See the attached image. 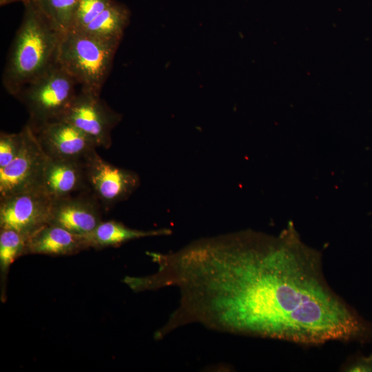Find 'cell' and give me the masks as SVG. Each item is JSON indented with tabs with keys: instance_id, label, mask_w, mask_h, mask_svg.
Listing matches in <instances>:
<instances>
[{
	"instance_id": "obj_1",
	"label": "cell",
	"mask_w": 372,
	"mask_h": 372,
	"mask_svg": "<svg viewBox=\"0 0 372 372\" xmlns=\"http://www.w3.org/2000/svg\"><path fill=\"white\" fill-rule=\"evenodd\" d=\"M192 288L200 321L219 331L307 345L372 337V325L327 284L319 254L291 230L215 237L198 256Z\"/></svg>"
},
{
	"instance_id": "obj_2",
	"label": "cell",
	"mask_w": 372,
	"mask_h": 372,
	"mask_svg": "<svg viewBox=\"0 0 372 372\" xmlns=\"http://www.w3.org/2000/svg\"><path fill=\"white\" fill-rule=\"evenodd\" d=\"M11 45L2 74L6 90L17 97L57 64L63 33L56 30L30 1Z\"/></svg>"
},
{
	"instance_id": "obj_3",
	"label": "cell",
	"mask_w": 372,
	"mask_h": 372,
	"mask_svg": "<svg viewBox=\"0 0 372 372\" xmlns=\"http://www.w3.org/2000/svg\"><path fill=\"white\" fill-rule=\"evenodd\" d=\"M118 45L81 30H70L62 35L57 63L81 88L101 94Z\"/></svg>"
},
{
	"instance_id": "obj_4",
	"label": "cell",
	"mask_w": 372,
	"mask_h": 372,
	"mask_svg": "<svg viewBox=\"0 0 372 372\" xmlns=\"http://www.w3.org/2000/svg\"><path fill=\"white\" fill-rule=\"evenodd\" d=\"M81 87L59 63L27 85L17 96L30 114L32 129L60 120L70 106Z\"/></svg>"
},
{
	"instance_id": "obj_5",
	"label": "cell",
	"mask_w": 372,
	"mask_h": 372,
	"mask_svg": "<svg viewBox=\"0 0 372 372\" xmlns=\"http://www.w3.org/2000/svg\"><path fill=\"white\" fill-rule=\"evenodd\" d=\"M23 147L17 157L0 169V199L43 187L44 170L48 157L28 124L23 127Z\"/></svg>"
},
{
	"instance_id": "obj_6",
	"label": "cell",
	"mask_w": 372,
	"mask_h": 372,
	"mask_svg": "<svg viewBox=\"0 0 372 372\" xmlns=\"http://www.w3.org/2000/svg\"><path fill=\"white\" fill-rule=\"evenodd\" d=\"M53 199L43 187L0 199V229H12L26 240L50 223Z\"/></svg>"
},
{
	"instance_id": "obj_7",
	"label": "cell",
	"mask_w": 372,
	"mask_h": 372,
	"mask_svg": "<svg viewBox=\"0 0 372 372\" xmlns=\"http://www.w3.org/2000/svg\"><path fill=\"white\" fill-rule=\"evenodd\" d=\"M87 136L97 147L107 149L111 133L121 116L112 110L100 94L80 88L62 117Z\"/></svg>"
},
{
	"instance_id": "obj_8",
	"label": "cell",
	"mask_w": 372,
	"mask_h": 372,
	"mask_svg": "<svg viewBox=\"0 0 372 372\" xmlns=\"http://www.w3.org/2000/svg\"><path fill=\"white\" fill-rule=\"evenodd\" d=\"M89 191L107 209L126 200L140 184L138 175L102 158L94 151L85 160Z\"/></svg>"
},
{
	"instance_id": "obj_9",
	"label": "cell",
	"mask_w": 372,
	"mask_h": 372,
	"mask_svg": "<svg viewBox=\"0 0 372 372\" xmlns=\"http://www.w3.org/2000/svg\"><path fill=\"white\" fill-rule=\"evenodd\" d=\"M32 130L51 159L85 161L97 147L87 136L63 119Z\"/></svg>"
},
{
	"instance_id": "obj_10",
	"label": "cell",
	"mask_w": 372,
	"mask_h": 372,
	"mask_svg": "<svg viewBox=\"0 0 372 372\" xmlns=\"http://www.w3.org/2000/svg\"><path fill=\"white\" fill-rule=\"evenodd\" d=\"M101 207L90 191L53 200L50 223L83 236L103 221Z\"/></svg>"
},
{
	"instance_id": "obj_11",
	"label": "cell",
	"mask_w": 372,
	"mask_h": 372,
	"mask_svg": "<svg viewBox=\"0 0 372 372\" xmlns=\"http://www.w3.org/2000/svg\"><path fill=\"white\" fill-rule=\"evenodd\" d=\"M43 187L53 200L89 191L85 161L48 158L44 170Z\"/></svg>"
},
{
	"instance_id": "obj_12",
	"label": "cell",
	"mask_w": 372,
	"mask_h": 372,
	"mask_svg": "<svg viewBox=\"0 0 372 372\" xmlns=\"http://www.w3.org/2000/svg\"><path fill=\"white\" fill-rule=\"evenodd\" d=\"M87 249L83 236L48 223L27 239L24 255L70 256Z\"/></svg>"
},
{
	"instance_id": "obj_13",
	"label": "cell",
	"mask_w": 372,
	"mask_h": 372,
	"mask_svg": "<svg viewBox=\"0 0 372 372\" xmlns=\"http://www.w3.org/2000/svg\"><path fill=\"white\" fill-rule=\"evenodd\" d=\"M169 229L143 231L131 229L115 220L102 221L91 232L83 235L88 248L96 249L118 247L131 240L155 236L168 235Z\"/></svg>"
},
{
	"instance_id": "obj_14",
	"label": "cell",
	"mask_w": 372,
	"mask_h": 372,
	"mask_svg": "<svg viewBox=\"0 0 372 372\" xmlns=\"http://www.w3.org/2000/svg\"><path fill=\"white\" fill-rule=\"evenodd\" d=\"M130 17V13L127 7L112 0L107 7L81 31L119 45Z\"/></svg>"
},
{
	"instance_id": "obj_15",
	"label": "cell",
	"mask_w": 372,
	"mask_h": 372,
	"mask_svg": "<svg viewBox=\"0 0 372 372\" xmlns=\"http://www.w3.org/2000/svg\"><path fill=\"white\" fill-rule=\"evenodd\" d=\"M30 1L60 32L72 30L80 0Z\"/></svg>"
},
{
	"instance_id": "obj_16",
	"label": "cell",
	"mask_w": 372,
	"mask_h": 372,
	"mask_svg": "<svg viewBox=\"0 0 372 372\" xmlns=\"http://www.w3.org/2000/svg\"><path fill=\"white\" fill-rule=\"evenodd\" d=\"M26 239L18 232L0 229V271L1 282H6L11 265L23 256Z\"/></svg>"
},
{
	"instance_id": "obj_17",
	"label": "cell",
	"mask_w": 372,
	"mask_h": 372,
	"mask_svg": "<svg viewBox=\"0 0 372 372\" xmlns=\"http://www.w3.org/2000/svg\"><path fill=\"white\" fill-rule=\"evenodd\" d=\"M112 0H80L72 30H81L101 13Z\"/></svg>"
},
{
	"instance_id": "obj_18",
	"label": "cell",
	"mask_w": 372,
	"mask_h": 372,
	"mask_svg": "<svg viewBox=\"0 0 372 372\" xmlns=\"http://www.w3.org/2000/svg\"><path fill=\"white\" fill-rule=\"evenodd\" d=\"M23 128L19 133L1 132L0 169L8 165L19 154L24 143Z\"/></svg>"
},
{
	"instance_id": "obj_19",
	"label": "cell",
	"mask_w": 372,
	"mask_h": 372,
	"mask_svg": "<svg viewBox=\"0 0 372 372\" xmlns=\"http://www.w3.org/2000/svg\"><path fill=\"white\" fill-rule=\"evenodd\" d=\"M349 372H372V360L367 356L356 358L345 368Z\"/></svg>"
},
{
	"instance_id": "obj_20",
	"label": "cell",
	"mask_w": 372,
	"mask_h": 372,
	"mask_svg": "<svg viewBox=\"0 0 372 372\" xmlns=\"http://www.w3.org/2000/svg\"><path fill=\"white\" fill-rule=\"evenodd\" d=\"M30 0H0V4H1V6H4V5H6V4H9V3H14V2H17V1H21L23 3H25L28 2Z\"/></svg>"
},
{
	"instance_id": "obj_21",
	"label": "cell",
	"mask_w": 372,
	"mask_h": 372,
	"mask_svg": "<svg viewBox=\"0 0 372 372\" xmlns=\"http://www.w3.org/2000/svg\"><path fill=\"white\" fill-rule=\"evenodd\" d=\"M369 359L372 360V352L371 353V354L367 356Z\"/></svg>"
}]
</instances>
